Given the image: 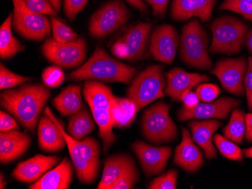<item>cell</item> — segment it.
I'll list each match as a JSON object with an SVG mask.
<instances>
[{"label": "cell", "mask_w": 252, "mask_h": 189, "mask_svg": "<svg viewBox=\"0 0 252 189\" xmlns=\"http://www.w3.org/2000/svg\"><path fill=\"white\" fill-rule=\"evenodd\" d=\"M50 97V91L45 84H25L15 90L2 91L0 103L1 107L13 115L23 127L33 133Z\"/></svg>", "instance_id": "obj_1"}, {"label": "cell", "mask_w": 252, "mask_h": 189, "mask_svg": "<svg viewBox=\"0 0 252 189\" xmlns=\"http://www.w3.org/2000/svg\"><path fill=\"white\" fill-rule=\"evenodd\" d=\"M137 70L110 57L104 48L97 47L84 64L69 75L73 81H100L128 84Z\"/></svg>", "instance_id": "obj_2"}, {"label": "cell", "mask_w": 252, "mask_h": 189, "mask_svg": "<svg viewBox=\"0 0 252 189\" xmlns=\"http://www.w3.org/2000/svg\"><path fill=\"white\" fill-rule=\"evenodd\" d=\"M83 96L98 126L103 150L107 153L117 140V136L113 132V107L116 96L108 86L97 81H86L84 83Z\"/></svg>", "instance_id": "obj_3"}, {"label": "cell", "mask_w": 252, "mask_h": 189, "mask_svg": "<svg viewBox=\"0 0 252 189\" xmlns=\"http://www.w3.org/2000/svg\"><path fill=\"white\" fill-rule=\"evenodd\" d=\"M44 115L51 118L62 131L79 182L84 184L94 183L100 166L99 142L93 137H87L83 140L73 139L65 132L60 121L54 115L49 107L45 108Z\"/></svg>", "instance_id": "obj_4"}, {"label": "cell", "mask_w": 252, "mask_h": 189, "mask_svg": "<svg viewBox=\"0 0 252 189\" xmlns=\"http://www.w3.org/2000/svg\"><path fill=\"white\" fill-rule=\"evenodd\" d=\"M207 32L197 19L187 24L180 39V55L184 63L193 68L209 70L213 66L209 54Z\"/></svg>", "instance_id": "obj_5"}, {"label": "cell", "mask_w": 252, "mask_h": 189, "mask_svg": "<svg viewBox=\"0 0 252 189\" xmlns=\"http://www.w3.org/2000/svg\"><path fill=\"white\" fill-rule=\"evenodd\" d=\"M212 54H235L241 52L246 44L248 27L243 21L232 16L220 17L210 25Z\"/></svg>", "instance_id": "obj_6"}, {"label": "cell", "mask_w": 252, "mask_h": 189, "mask_svg": "<svg viewBox=\"0 0 252 189\" xmlns=\"http://www.w3.org/2000/svg\"><path fill=\"white\" fill-rule=\"evenodd\" d=\"M164 66L151 65L137 75L127 90V97L137 107V111L160 97H163L166 86Z\"/></svg>", "instance_id": "obj_7"}, {"label": "cell", "mask_w": 252, "mask_h": 189, "mask_svg": "<svg viewBox=\"0 0 252 189\" xmlns=\"http://www.w3.org/2000/svg\"><path fill=\"white\" fill-rule=\"evenodd\" d=\"M141 129L144 137L153 143L171 142L178 138L176 125L170 118L169 107L162 101L146 110Z\"/></svg>", "instance_id": "obj_8"}, {"label": "cell", "mask_w": 252, "mask_h": 189, "mask_svg": "<svg viewBox=\"0 0 252 189\" xmlns=\"http://www.w3.org/2000/svg\"><path fill=\"white\" fill-rule=\"evenodd\" d=\"M131 17L129 10L122 0H111L96 11L89 21L91 36L103 39L115 32Z\"/></svg>", "instance_id": "obj_9"}, {"label": "cell", "mask_w": 252, "mask_h": 189, "mask_svg": "<svg viewBox=\"0 0 252 189\" xmlns=\"http://www.w3.org/2000/svg\"><path fill=\"white\" fill-rule=\"evenodd\" d=\"M12 25L20 36L32 41H42L50 36L52 23L46 15L32 12L24 0H12Z\"/></svg>", "instance_id": "obj_10"}, {"label": "cell", "mask_w": 252, "mask_h": 189, "mask_svg": "<svg viewBox=\"0 0 252 189\" xmlns=\"http://www.w3.org/2000/svg\"><path fill=\"white\" fill-rule=\"evenodd\" d=\"M42 52L50 63L63 68H75L81 66L86 60L87 44L86 39L81 37L66 43L47 38L42 45Z\"/></svg>", "instance_id": "obj_11"}, {"label": "cell", "mask_w": 252, "mask_h": 189, "mask_svg": "<svg viewBox=\"0 0 252 189\" xmlns=\"http://www.w3.org/2000/svg\"><path fill=\"white\" fill-rule=\"evenodd\" d=\"M248 68L246 57L223 59L218 62L211 73L215 75L222 87L237 96H243L245 92L244 78Z\"/></svg>", "instance_id": "obj_12"}, {"label": "cell", "mask_w": 252, "mask_h": 189, "mask_svg": "<svg viewBox=\"0 0 252 189\" xmlns=\"http://www.w3.org/2000/svg\"><path fill=\"white\" fill-rule=\"evenodd\" d=\"M180 44L176 29L169 25L157 27L151 36L150 52L158 61L171 64L175 60Z\"/></svg>", "instance_id": "obj_13"}, {"label": "cell", "mask_w": 252, "mask_h": 189, "mask_svg": "<svg viewBox=\"0 0 252 189\" xmlns=\"http://www.w3.org/2000/svg\"><path fill=\"white\" fill-rule=\"evenodd\" d=\"M131 147L139 160L143 171L147 176L162 173L172 153L171 147H157L142 141H137L132 144Z\"/></svg>", "instance_id": "obj_14"}, {"label": "cell", "mask_w": 252, "mask_h": 189, "mask_svg": "<svg viewBox=\"0 0 252 189\" xmlns=\"http://www.w3.org/2000/svg\"><path fill=\"white\" fill-rule=\"evenodd\" d=\"M239 104L240 101L236 99L228 97H222L212 102L199 103L192 109L182 107L178 112V118L181 121H186L194 118L226 119L232 110L236 108Z\"/></svg>", "instance_id": "obj_15"}, {"label": "cell", "mask_w": 252, "mask_h": 189, "mask_svg": "<svg viewBox=\"0 0 252 189\" xmlns=\"http://www.w3.org/2000/svg\"><path fill=\"white\" fill-rule=\"evenodd\" d=\"M60 161L59 156L36 155L18 163L11 176L21 183H36L45 173L59 164Z\"/></svg>", "instance_id": "obj_16"}, {"label": "cell", "mask_w": 252, "mask_h": 189, "mask_svg": "<svg viewBox=\"0 0 252 189\" xmlns=\"http://www.w3.org/2000/svg\"><path fill=\"white\" fill-rule=\"evenodd\" d=\"M166 86L164 92L173 101L180 102L183 95L192 87L211 80L206 75L191 73L180 68L172 69L165 74Z\"/></svg>", "instance_id": "obj_17"}, {"label": "cell", "mask_w": 252, "mask_h": 189, "mask_svg": "<svg viewBox=\"0 0 252 189\" xmlns=\"http://www.w3.org/2000/svg\"><path fill=\"white\" fill-rule=\"evenodd\" d=\"M216 0H173L171 3V18L175 21H187L198 18L202 22L210 21Z\"/></svg>", "instance_id": "obj_18"}, {"label": "cell", "mask_w": 252, "mask_h": 189, "mask_svg": "<svg viewBox=\"0 0 252 189\" xmlns=\"http://www.w3.org/2000/svg\"><path fill=\"white\" fill-rule=\"evenodd\" d=\"M173 162L189 173H196L203 165L202 152L187 128H182V140L175 149Z\"/></svg>", "instance_id": "obj_19"}, {"label": "cell", "mask_w": 252, "mask_h": 189, "mask_svg": "<svg viewBox=\"0 0 252 189\" xmlns=\"http://www.w3.org/2000/svg\"><path fill=\"white\" fill-rule=\"evenodd\" d=\"M31 137L18 130L0 133V162L9 163L19 159L29 149Z\"/></svg>", "instance_id": "obj_20"}, {"label": "cell", "mask_w": 252, "mask_h": 189, "mask_svg": "<svg viewBox=\"0 0 252 189\" xmlns=\"http://www.w3.org/2000/svg\"><path fill=\"white\" fill-rule=\"evenodd\" d=\"M151 27V24L138 23L125 32L120 40L126 46V60L135 62L142 58L150 39Z\"/></svg>", "instance_id": "obj_21"}, {"label": "cell", "mask_w": 252, "mask_h": 189, "mask_svg": "<svg viewBox=\"0 0 252 189\" xmlns=\"http://www.w3.org/2000/svg\"><path fill=\"white\" fill-rule=\"evenodd\" d=\"M73 167L69 159H63L53 170L45 173L30 189H67L71 184Z\"/></svg>", "instance_id": "obj_22"}, {"label": "cell", "mask_w": 252, "mask_h": 189, "mask_svg": "<svg viewBox=\"0 0 252 189\" xmlns=\"http://www.w3.org/2000/svg\"><path fill=\"white\" fill-rule=\"evenodd\" d=\"M221 125L220 121L215 119L192 121L188 124L192 139L202 148L206 159H213L217 156L216 149L213 145V135Z\"/></svg>", "instance_id": "obj_23"}, {"label": "cell", "mask_w": 252, "mask_h": 189, "mask_svg": "<svg viewBox=\"0 0 252 189\" xmlns=\"http://www.w3.org/2000/svg\"><path fill=\"white\" fill-rule=\"evenodd\" d=\"M38 142L39 148L45 152H57L65 146L64 136L62 131L51 118L44 115L38 123Z\"/></svg>", "instance_id": "obj_24"}, {"label": "cell", "mask_w": 252, "mask_h": 189, "mask_svg": "<svg viewBox=\"0 0 252 189\" xmlns=\"http://www.w3.org/2000/svg\"><path fill=\"white\" fill-rule=\"evenodd\" d=\"M134 164L135 163L134 159L127 154L112 155L106 159L104 162L101 180L97 189H110V186L115 183L126 170Z\"/></svg>", "instance_id": "obj_25"}, {"label": "cell", "mask_w": 252, "mask_h": 189, "mask_svg": "<svg viewBox=\"0 0 252 189\" xmlns=\"http://www.w3.org/2000/svg\"><path fill=\"white\" fill-rule=\"evenodd\" d=\"M52 105L63 116L72 115L81 110L83 105L80 84H70L52 100Z\"/></svg>", "instance_id": "obj_26"}, {"label": "cell", "mask_w": 252, "mask_h": 189, "mask_svg": "<svg viewBox=\"0 0 252 189\" xmlns=\"http://www.w3.org/2000/svg\"><path fill=\"white\" fill-rule=\"evenodd\" d=\"M12 21L13 15L10 14L0 27V57L2 60L12 58L25 49L12 35Z\"/></svg>", "instance_id": "obj_27"}, {"label": "cell", "mask_w": 252, "mask_h": 189, "mask_svg": "<svg viewBox=\"0 0 252 189\" xmlns=\"http://www.w3.org/2000/svg\"><path fill=\"white\" fill-rule=\"evenodd\" d=\"M92 115L86 107L72 115L69 118L68 135L77 140L85 139L94 129V119Z\"/></svg>", "instance_id": "obj_28"}, {"label": "cell", "mask_w": 252, "mask_h": 189, "mask_svg": "<svg viewBox=\"0 0 252 189\" xmlns=\"http://www.w3.org/2000/svg\"><path fill=\"white\" fill-rule=\"evenodd\" d=\"M137 112L135 104L131 100L116 97L113 107V125L117 128L130 126Z\"/></svg>", "instance_id": "obj_29"}, {"label": "cell", "mask_w": 252, "mask_h": 189, "mask_svg": "<svg viewBox=\"0 0 252 189\" xmlns=\"http://www.w3.org/2000/svg\"><path fill=\"white\" fill-rule=\"evenodd\" d=\"M246 130V115L244 112L239 108H233L230 121L223 129L225 137L236 143H242Z\"/></svg>", "instance_id": "obj_30"}, {"label": "cell", "mask_w": 252, "mask_h": 189, "mask_svg": "<svg viewBox=\"0 0 252 189\" xmlns=\"http://www.w3.org/2000/svg\"><path fill=\"white\" fill-rule=\"evenodd\" d=\"M214 142L220 151V154L226 159L236 162L243 160V151L233 141L223 137L221 135H216L214 137Z\"/></svg>", "instance_id": "obj_31"}, {"label": "cell", "mask_w": 252, "mask_h": 189, "mask_svg": "<svg viewBox=\"0 0 252 189\" xmlns=\"http://www.w3.org/2000/svg\"><path fill=\"white\" fill-rule=\"evenodd\" d=\"M53 39L62 43L73 42L79 39V35L71 28L65 25L56 17H51Z\"/></svg>", "instance_id": "obj_32"}, {"label": "cell", "mask_w": 252, "mask_h": 189, "mask_svg": "<svg viewBox=\"0 0 252 189\" xmlns=\"http://www.w3.org/2000/svg\"><path fill=\"white\" fill-rule=\"evenodd\" d=\"M219 9L236 12L252 22V0H224Z\"/></svg>", "instance_id": "obj_33"}, {"label": "cell", "mask_w": 252, "mask_h": 189, "mask_svg": "<svg viewBox=\"0 0 252 189\" xmlns=\"http://www.w3.org/2000/svg\"><path fill=\"white\" fill-rule=\"evenodd\" d=\"M30 80H31V78L15 74L13 72L10 71L6 66H4L3 63L0 64V89L2 91L13 88Z\"/></svg>", "instance_id": "obj_34"}, {"label": "cell", "mask_w": 252, "mask_h": 189, "mask_svg": "<svg viewBox=\"0 0 252 189\" xmlns=\"http://www.w3.org/2000/svg\"><path fill=\"white\" fill-rule=\"evenodd\" d=\"M42 80L46 87L55 88L62 85L65 81L64 73L60 66H49L42 72Z\"/></svg>", "instance_id": "obj_35"}, {"label": "cell", "mask_w": 252, "mask_h": 189, "mask_svg": "<svg viewBox=\"0 0 252 189\" xmlns=\"http://www.w3.org/2000/svg\"><path fill=\"white\" fill-rule=\"evenodd\" d=\"M139 179V173L135 164L126 170L118 180L110 186V189H131L135 186Z\"/></svg>", "instance_id": "obj_36"}, {"label": "cell", "mask_w": 252, "mask_h": 189, "mask_svg": "<svg viewBox=\"0 0 252 189\" xmlns=\"http://www.w3.org/2000/svg\"><path fill=\"white\" fill-rule=\"evenodd\" d=\"M178 181V171L176 170H171L156 178L149 185L150 189H177Z\"/></svg>", "instance_id": "obj_37"}, {"label": "cell", "mask_w": 252, "mask_h": 189, "mask_svg": "<svg viewBox=\"0 0 252 189\" xmlns=\"http://www.w3.org/2000/svg\"><path fill=\"white\" fill-rule=\"evenodd\" d=\"M196 93L201 101L209 103L215 101L219 97L220 89L216 84L201 83L196 87Z\"/></svg>", "instance_id": "obj_38"}, {"label": "cell", "mask_w": 252, "mask_h": 189, "mask_svg": "<svg viewBox=\"0 0 252 189\" xmlns=\"http://www.w3.org/2000/svg\"><path fill=\"white\" fill-rule=\"evenodd\" d=\"M27 6L36 13L50 15L52 17L58 16L56 11L49 0H24Z\"/></svg>", "instance_id": "obj_39"}, {"label": "cell", "mask_w": 252, "mask_h": 189, "mask_svg": "<svg viewBox=\"0 0 252 189\" xmlns=\"http://www.w3.org/2000/svg\"><path fill=\"white\" fill-rule=\"evenodd\" d=\"M89 0H63V9L66 18L74 21L79 13L84 9Z\"/></svg>", "instance_id": "obj_40"}, {"label": "cell", "mask_w": 252, "mask_h": 189, "mask_svg": "<svg viewBox=\"0 0 252 189\" xmlns=\"http://www.w3.org/2000/svg\"><path fill=\"white\" fill-rule=\"evenodd\" d=\"M244 87L247 97L248 107L252 110V56L249 57L248 68L244 78Z\"/></svg>", "instance_id": "obj_41"}, {"label": "cell", "mask_w": 252, "mask_h": 189, "mask_svg": "<svg viewBox=\"0 0 252 189\" xmlns=\"http://www.w3.org/2000/svg\"><path fill=\"white\" fill-rule=\"evenodd\" d=\"M12 130L19 131V125H18V122L13 117L1 110V112H0V131L1 132H5V131H12Z\"/></svg>", "instance_id": "obj_42"}, {"label": "cell", "mask_w": 252, "mask_h": 189, "mask_svg": "<svg viewBox=\"0 0 252 189\" xmlns=\"http://www.w3.org/2000/svg\"><path fill=\"white\" fill-rule=\"evenodd\" d=\"M152 8L154 17L163 18L166 15L167 7L169 0H144Z\"/></svg>", "instance_id": "obj_43"}, {"label": "cell", "mask_w": 252, "mask_h": 189, "mask_svg": "<svg viewBox=\"0 0 252 189\" xmlns=\"http://www.w3.org/2000/svg\"><path fill=\"white\" fill-rule=\"evenodd\" d=\"M199 101L200 100H199L196 93L193 92L191 90L187 91L181 98V101L184 103V107H183L188 108V109H192V108H195L199 104Z\"/></svg>", "instance_id": "obj_44"}, {"label": "cell", "mask_w": 252, "mask_h": 189, "mask_svg": "<svg viewBox=\"0 0 252 189\" xmlns=\"http://www.w3.org/2000/svg\"><path fill=\"white\" fill-rule=\"evenodd\" d=\"M112 53L115 55L116 57L120 59H126L127 57V52H126V46L120 39H119L115 44L113 45L111 49Z\"/></svg>", "instance_id": "obj_45"}, {"label": "cell", "mask_w": 252, "mask_h": 189, "mask_svg": "<svg viewBox=\"0 0 252 189\" xmlns=\"http://www.w3.org/2000/svg\"><path fill=\"white\" fill-rule=\"evenodd\" d=\"M126 1L128 2L131 6L139 10L141 13L145 14V15L148 13V7L144 2V0H126Z\"/></svg>", "instance_id": "obj_46"}, {"label": "cell", "mask_w": 252, "mask_h": 189, "mask_svg": "<svg viewBox=\"0 0 252 189\" xmlns=\"http://www.w3.org/2000/svg\"><path fill=\"white\" fill-rule=\"evenodd\" d=\"M246 140L249 142H252V112L246 115Z\"/></svg>", "instance_id": "obj_47"}, {"label": "cell", "mask_w": 252, "mask_h": 189, "mask_svg": "<svg viewBox=\"0 0 252 189\" xmlns=\"http://www.w3.org/2000/svg\"><path fill=\"white\" fill-rule=\"evenodd\" d=\"M246 45L249 52L252 54V29L248 32L246 37Z\"/></svg>", "instance_id": "obj_48"}, {"label": "cell", "mask_w": 252, "mask_h": 189, "mask_svg": "<svg viewBox=\"0 0 252 189\" xmlns=\"http://www.w3.org/2000/svg\"><path fill=\"white\" fill-rule=\"evenodd\" d=\"M49 1L57 12H60L62 0H49Z\"/></svg>", "instance_id": "obj_49"}, {"label": "cell", "mask_w": 252, "mask_h": 189, "mask_svg": "<svg viewBox=\"0 0 252 189\" xmlns=\"http://www.w3.org/2000/svg\"><path fill=\"white\" fill-rule=\"evenodd\" d=\"M6 187V181L5 180V176H4L3 173H1L0 175V189H3Z\"/></svg>", "instance_id": "obj_50"}, {"label": "cell", "mask_w": 252, "mask_h": 189, "mask_svg": "<svg viewBox=\"0 0 252 189\" xmlns=\"http://www.w3.org/2000/svg\"><path fill=\"white\" fill-rule=\"evenodd\" d=\"M243 153L245 154L246 157L252 158V147L249 148V149H246L243 150Z\"/></svg>", "instance_id": "obj_51"}]
</instances>
